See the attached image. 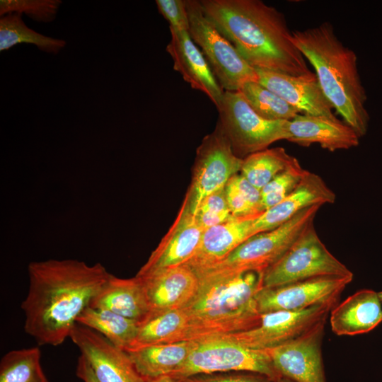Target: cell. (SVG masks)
Instances as JSON below:
<instances>
[{
  "instance_id": "obj_25",
  "label": "cell",
  "mask_w": 382,
  "mask_h": 382,
  "mask_svg": "<svg viewBox=\"0 0 382 382\" xmlns=\"http://www.w3.org/2000/svg\"><path fill=\"white\" fill-rule=\"evenodd\" d=\"M76 323L99 332L125 352L135 345L139 322L110 311L88 306L77 317Z\"/></svg>"
},
{
  "instance_id": "obj_6",
  "label": "cell",
  "mask_w": 382,
  "mask_h": 382,
  "mask_svg": "<svg viewBox=\"0 0 382 382\" xmlns=\"http://www.w3.org/2000/svg\"><path fill=\"white\" fill-rule=\"evenodd\" d=\"M189 34L208 62L224 91H238L248 82H258L256 70L206 16L197 0H186Z\"/></svg>"
},
{
  "instance_id": "obj_11",
  "label": "cell",
  "mask_w": 382,
  "mask_h": 382,
  "mask_svg": "<svg viewBox=\"0 0 382 382\" xmlns=\"http://www.w3.org/2000/svg\"><path fill=\"white\" fill-rule=\"evenodd\" d=\"M337 301L334 300L299 311L262 313L255 327L220 337L250 349L267 350L299 337L320 322L327 320Z\"/></svg>"
},
{
  "instance_id": "obj_9",
  "label": "cell",
  "mask_w": 382,
  "mask_h": 382,
  "mask_svg": "<svg viewBox=\"0 0 382 382\" xmlns=\"http://www.w3.org/2000/svg\"><path fill=\"white\" fill-rule=\"evenodd\" d=\"M328 276L354 275L328 250L312 225L274 265L264 272L263 287H275Z\"/></svg>"
},
{
  "instance_id": "obj_30",
  "label": "cell",
  "mask_w": 382,
  "mask_h": 382,
  "mask_svg": "<svg viewBox=\"0 0 382 382\" xmlns=\"http://www.w3.org/2000/svg\"><path fill=\"white\" fill-rule=\"evenodd\" d=\"M239 91L252 109L265 120H291L300 113L281 97L258 82L246 83Z\"/></svg>"
},
{
  "instance_id": "obj_29",
  "label": "cell",
  "mask_w": 382,
  "mask_h": 382,
  "mask_svg": "<svg viewBox=\"0 0 382 382\" xmlns=\"http://www.w3.org/2000/svg\"><path fill=\"white\" fill-rule=\"evenodd\" d=\"M38 347L13 349L0 361V382H49Z\"/></svg>"
},
{
  "instance_id": "obj_22",
  "label": "cell",
  "mask_w": 382,
  "mask_h": 382,
  "mask_svg": "<svg viewBox=\"0 0 382 382\" xmlns=\"http://www.w3.org/2000/svg\"><path fill=\"white\" fill-rule=\"evenodd\" d=\"M329 316L335 335L364 334L382 322V302L377 292L361 289L335 305Z\"/></svg>"
},
{
  "instance_id": "obj_5",
  "label": "cell",
  "mask_w": 382,
  "mask_h": 382,
  "mask_svg": "<svg viewBox=\"0 0 382 382\" xmlns=\"http://www.w3.org/2000/svg\"><path fill=\"white\" fill-rule=\"evenodd\" d=\"M323 205L308 207L281 226L255 234L222 260L196 272L198 278L249 271L265 272L274 265L311 226Z\"/></svg>"
},
{
  "instance_id": "obj_20",
  "label": "cell",
  "mask_w": 382,
  "mask_h": 382,
  "mask_svg": "<svg viewBox=\"0 0 382 382\" xmlns=\"http://www.w3.org/2000/svg\"><path fill=\"white\" fill-rule=\"evenodd\" d=\"M289 141L302 146L318 144L333 152L349 149L359 143V137L347 123L337 118L299 114L289 121Z\"/></svg>"
},
{
  "instance_id": "obj_19",
  "label": "cell",
  "mask_w": 382,
  "mask_h": 382,
  "mask_svg": "<svg viewBox=\"0 0 382 382\" xmlns=\"http://www.w3.org/2000/svg\"><path fill=\"white\" fill-rule=\"evenodd\" d=\"M335 199V193L323 179L319 175L308 170L298 186L288 196L253 221V236L281 226L308 207L333 204Z\"/></svg>"
},
{
  "instance_id": "obj_3",
  "label": "cell",
  "mask_w": 382,
  "mask_h": 382,
  "mask_svg": "<svg viewBox=\"0 0 382 382\" xmlns=\"http://www.w3.org/2000/svg\"><path fill=\"white\" fill-rule=\"evenodd\" d=\"M291 40L315 69L320 87L334 109L359 137L364 136L369 115L356 53L343 45L329 22L294 30Z\"/></svg>"
},
{
  "instance_id": "obj_32",
  "label": "cell",
  "mask_w": 382,
  "mask_h": 382,
  "mask_svg": "<svg viewBox=\"0 0 382 382\" xmlns=\"http://www.w3.org/2000/svg\"><path fill=\"white\" fill-rule=\"evenodd\" d=\"M307 171L294 157L284 170L260 190L263 211L274 207L288 196L298 186Z\"/></svg>"
},
{
  "instance_id": "obj_18",
  "label": "cell",
  "mask_w": 382,
  "mask_h": 382,
  "mask_svg": "<svg viewBox=\"0 0 382 382\" xmlns=\"http://www.w3.org/2000/svg\"><path fill=\"white\" fill-rule=\"evenodd\" d=\"M140 278L150 313L182 309L195 296L199 285L196 273L185 264L160 270Z\"/></svg>"
},
{
  "instance_id": "obj_13",
  "label": "cell",
  "mask_w": 382,
  "mask_h": 382,
  "mask_svg": "<svg viewBox=\"0 0 382 382\" xmlns=\"http://www.w3.org/2000/svg\"><path fill=\"white\" fill-rule=\"evenodd\" d=\"M326 320L292 340L266 350L280 376L292 382H326L322 356Z\"/></svg>"
},
{
  "instance_id": "obj_34",
  "label": "cell",
  "mask_w": 382,
  "mask_h": 382,
  "mask_svg": "<svg viewBox=\"0 0 382 382\" xmlns=\"http://www.w3.org/2000/svg\"><path fill=\"white\" fill-rule=\"evenodd\" d=\"M194 215L204 230L231 219L233 216L227 204L224 188L206 197Z\"/></svg>"
},
{
  "instance_id": "obj_4",
  "label": "cell",
  "mask_w": 382,
  "mask_h": 382,
  "mask_svg": "<svg viewBox=\"0 0 382 382\" xmlns=\"http://www.w3.org/2000/svg\"><path fill=\"white\" fill-rule=\"evenodd\" d=\"M263 272L199 278L192 300L183 308L188 319L185 341L245 331L260 322L255 296L263 287Z\"/></svg>"
},
{
  "instance_id": "obj_2",
  "label": "cell",
  "mask_w": 382,
  "mask_h": 382,
  "mask_svg": "<svg viewBox=\"0 0 382 382\" xmlns=\"http://www.w3.org/2000/svg\"><path fill=\"white\" fill-rule=\"evenodd\" d=\"M202 9L255 69L299 76L311 74L276 8L260 0H201Z\"/></svg>"
},
{
  "instance_id": "obj_16",
  "label": "cell",
  "mask_w": 382,
  "mask_h": 382,
  "mask_svg": "<svg viewBox=\"0 0 382 382\" xmlns=\"http://www.w3.org/2000/svg\"><path fill=\"white\" fill-rule=\"evenodd\" d=\"M258 83L305 115L337 118L333 106L325 96L316 75L294 76L255 69Z\"/></svg>"
},
{
  "instance_id": "obj_1",
  "label": "cell",
  "mask_w": 382,
  "mask_h": 382,
  "mask_svg": "<svg viewBox=\"0 0 382 382\" xmlns=\"http://www.w3.org/2000/svg\"><path fill=\"white\" fill-rule=\"evenodd\" d=\"M29 287L21 308L24 330L39 345H61L76 318L112 274L100 263L73 259L32 262Z\"/></svg>"
},
{
  "instance_id": "obj_17",
  "label": "cell",
  "mask_w": 382,
  "mask_h": 382,
  "mask_svg": "<svg viewBox=\"0 0 382 382\" xmlns=\"http://www.w3.org/2000/svg\"><path fill=\"white\" fill-rule=\"evenodd\" d=\"M169 28L171 38L166 51L173 59V69L192 88L204 93L216 107L224 91L202 51L188 31Z\"/></svg>"
},
{
  "instance_id": "obj_21",
  "label": "cell",
  "mask_w": 382,
  "mask_h": 382,
  "mask_svg": "<svg viewBox=\"0 0 382 382\" xmlns=\"http://www.w3.org/2000/svg\"><path fill=\"white\" fill-rule=\"evenodd\" d=\"M256 218L232 216L204 230L195 253L185 265L196 273L222 260L253 236V222Z\"/></svg>"
},
{
  "instance_id": "obj_23",
  "label": "cell",
  "mask_w": 382,
  "mask_h": 382,
  "mask_svg": "<svg viewBox=\"0 0 382 382\" xmlns=\"http://www.w3.org/2000/svg\"><path fill=\"white\" fill-rule=\"evenodd\" d=\"M88 306L108 310L138 322L150 313L142 280L136 275L124 279L111 274Z\"/></svg>"
},
{
  "instance_id": "obj_15",
  "label": "cell",
  "mask_w": 382,
  "mask_h": 382,
  "mask_svg": "<svg viewBox=\"0 0 382 382\" xmlns=\"http://www.w3.org/2000/svg\"><path fill=\"white\" fill-rule=\"evenodd\" d=\"M204 231L195 215L181 205L174 222L136 276L185 264L195 253Z\"/></svg>"
},
{
  "instance_id": "obj_8",
  "label": "cell",
  "mask_w": 382,
  "mask_h": 382,
  "mask_svg": "<svg viewBox=\"0 0 382 382\" xmlns=\"http://www.w3.org/2000/svg\"><path fill=\"white\" fill-rule=\"evenodd\" d=\"M216 108L218 122L234 154L242 159L268 149L277 141H288L289 138V120L272 121L261 117L239 91H224Z\"/></svg>"
},
{
  "instance_id": "obj_37",
  "label": "cell",
  "mask_w": 382,
  "mask_h": 382,
  "mask_svg": "<svg viewBox=\"0 0 382 382\" xmlns=\"http://www.w3.org/2000/svg\"><path fill=\"white\" fill-rule=\"evenodd\" d=\"M76 375L83 382H99L86 358L82 355L78 358Z\"/></svg>"
},
{
  "instance_id": "obj_10",
  "label": "cell",
  "mask_w": 382,
  "mask_h": 382,
  "mask_svg": "<svg viewBox=\"0 0 382 382\" xmlns=\"http://www.w3.org/2000/svg\"><path fill=\"white\" fill-rule=\"evenodd\" d=\"M242 163L217 122L197 149L191 183L182 205L195 214L206 197L224 188L230 178L240 173Z\"/></svg>"
},
{
  "instance_id": "obj_28",
  "label": "cell",
  "mask_w": 382,
  "mask_h": 382,
  "mask_svg": "<svg viewBox=\"0 0 382 382\" xmlns=\"http://www.w3.org/2000/svg\"><path fill=\"white\" fill-rule=\"evenodd\" d=\"M294 158L283 147L266 149L244 158L240 173L260 190L284 170Z\"/></svg>"
},
{
  "instance_id": "obj_36",
  "label": "cell",
  "mask_w": 382,
  "mask_h": 382,
  "mask_svg": "<svg viewBox=\"0 0 382 382\" xmlns=\"http://www.w3.org/2000/svg\"><path fill=\"white\" fill-rule=\"evenodd\" d=\"M159 13L169 23V28L189 31V17L186 0H156Z\"/></svg>"
},
{
  "instance_id": "obj_40",
  "label": "cell",
  "mask_w": 382,
  "mask_h": 382,
  "mask_svg": "<svg viewBox=\"0 0 382 382\" xmlns=\"http://www.w3.org/2000/svg\"><path fill=\"white\" fill-rule=\"evenodd\" d=\"M378 294V296H379V298H380V299H381V301L382 302V291H380Z\"/></svg>"
},
{
  "instance_id": "obj_33",
  "label": "cell",
  "mask_w": 382,
  "mask_h": 382,
  "mask_svg": "<svg viewBox=\"0 0 382 382\" xmlns=\"http://www.w3.org/2000/svg\"><path fill=\"white\" fill-rule=\"evenodd\" d=\"M61 4L60 0H1L0 16L24 13L35 21L49 23L55 19Z\"/></svg>"
},
{
  "instance_id": "obj_12",
  "label": "cell",
  "mask_w": 382,
  "mask_h": 382,
  "mask_svg": "<svg viewBox=\"0 0 382 382\" xmlns=\"http://www.w3.org/2000/svg\"><path fill=\"white\" fill-rule=\"evenodd\" d=\"M353 277H320L275 287H262L255 296L257 309L260 314L299 311L339 300Z\"/></svg>"
},
{
  "instance_id": "obj_27",
  "label": "cell",
  "mask_w": 382,
  "mask_h": 382,
  "mask_svg": "<svg viewBox=\"0 0 382 382\" xmlns=\"http://www.w3.org/2000/svg\"><path fill=\"white\" fill-rule=\"evenodd\" d=\"M33 44L41 51L58 54L66 42L42 35L29 28L22 19V14L10 13L0 18V51L8 50L17 44Z\"/></svg>"
},
{
  "instance_id": "obj_38",
  "label": "cell",
  "mask_w": 382,
  "mask_h": 382,
  "mask_svg": "<svg viewBox=\"0 0 382 382\" xmlns=\"http://www.w3.org/2000/svg\"><path fill=\"white\" fill-rule=\"evenodd\" d=\"M147 382H178L170 376H164L157 378L148 380Z\"/></svg>"
},
{
  "instance_id": "obj_26",
  "label": "cell",
  "mask_w": 382,
  "mask_h": 382,
  "mask_svg": "<svg viewBox=\"0 0 382 382\" xmlns=\"http://www.w3.org/2000/svg\"><path fill=\"white\" fill-rule=\"evenodd\" d=\"M187 328L188 319L183 308L149 313L139 322L137 337L133 347L185 341Z\"/></svg>"
},
{
  "instance_id": "obj_35",
  "label": "cell",
  "mask_w": 382,
  "mask_h": 382,
  "mask_svg": "<svg viewBox=\"0 0 382 382\" xmlns=\"http://www.w3.org/2000/svg\"><path fill=\"white\" fill-rule=\"evenodd\" d=\"M267 376L248 371H228L196 374L178 382H273Z\"/></svg>"
},
{
  "instance_id": "obj_31",
  "label": "cell",
  "mask_w": 382,
  "mask_h": 382,
  "mask_svg": "<svg viewBox=\"0 0 382 382\" xmlns=\"http://www.w3.org/2000/svg\"><path fill=\"white\" fill-rule=\"evenodd\" d=\"M225 194L231 215L234 217H257L264 212L260 190L250 183L240 173L226 183Z\"/></svg>"
},
{
  "instance_id": "obj_39",
  "label": "cell",
  "mask_w": 382,
  "mask_h": 382,
  "mask_svg": "<svg viewBox=\"0 0 382 382\" xmlns=\"http://www.w3.org/2000/svg\"><path fill=\"white\" fill-rule=\"evenodd\" d=\"M273 382H292L291 381L286 378H284V377H279L278 378H277L276 380H274Z\"/></svg>"
},
{
  "instance_id": "obj_24",
  "label": "cell",
  "mask_w": 382,
  "mask_h": 382,
  "mask_svg": "<svg viewBox=\"0 0 382 382\" xmlns=\"http://www.w3.org/2000/svg\"><path fill=\"white\" fill-rule=\"evenodd\" d=\"M195 346V341L146 345L127 351L135 368L146 380L168 376L180 368Z\"/></svg>"
},
{
  "instance_id": "obj_7",
  "label": "cell",
  "mask_w": 382,
  "mask_h": 382,
  "mask_svg": "<svg viewBox=\"0 0 382 382\" xmlns=\"http://www.w3.org/2000/svg\"><path fill=\"white\" fill-rule=\"evenodd\" d=\"M194 341L186 361L168 376L179 381L196 374L248 371L272 380L281 377L266 350L250 349L223 337Z\"/></svg>"
},
{
  "instance_id": "obj_14",
  "label": "cell",
  "mask_w": 382,
  "mask_h": 382,
  "mask_svg": "<svg viewBox=\"0 0 382 382\" xmlns=\"http://www.w3.org/2000/svg\"><path fill=\"white\" fill-rule=\"evenodd\" d=\"M69 338L88 362L99 382H147L127 352L99 332L76 323Z\"/></svg>"
}]
</instances>
